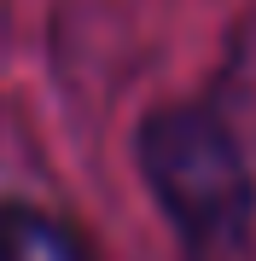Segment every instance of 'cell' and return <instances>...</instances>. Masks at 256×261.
I'll use <instances>...</instances> for the list:
<instances>
[{"mask_svg":"<svg viewBox=\"0 0 256 261\" xmlns=\"http://www.w3.org/2000/svg\"><path fill=\"white\" fill-rule=\"evenodd\" d=\"M134 163L180 261L256 255V174L239 134L204 105H163L134 134Z\"/></svg>","mask_w":256,"mask_h":261,"instance_id":"cell-1","label":"cell"},{"mask_svg":"<svg viewBox=\"0 0 256 261\" xmlns=\"http://www.w3.org/2000/svg\"><path fill=\"white\" fill-rule=\"evenodd\" d=\"M0 261H99V250L53 203L0 192Z\"/></svg>","mask_w":256,"mask_h":261,"instance_id":"cell-2","label":"cell"}]
</instances>
